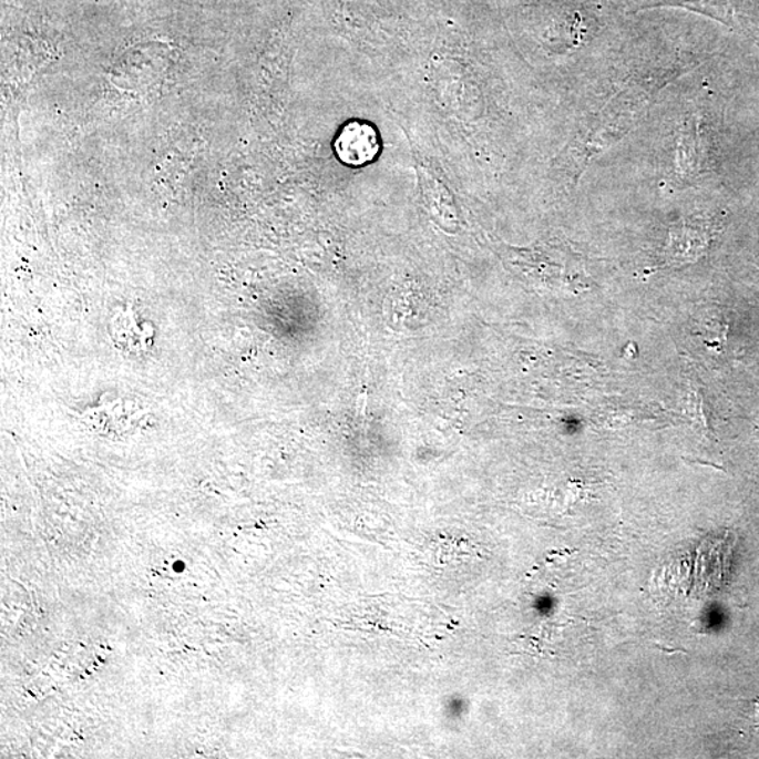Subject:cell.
I'll return each instance as SVG.
<instances>
[{
    "label": "cell",
    "instance_id": "obj_1",
    "mask_svg": "<svg viewBox=\"0 0 759 759\" xmlns=\"http://www.w3.org/2000/svg\"><path fill=\"white\" fill-rule=\"evenodd\" d=\"M335 151L339 160L350 166H362L375 161L380 152V140L377 131L366 123L345 125L337 141Z\"/></svg>",
    "mask_w": 759,
    "mask_h": 759
}]
</instances>
